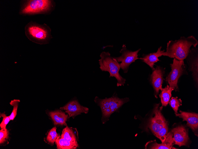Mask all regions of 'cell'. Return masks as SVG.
I'll return each instance as SVG.
<instances>
[{"label":"cell","instance_id":"5bb4252c","mask_svg":"<svg viewBox=\"0 0 198 149\" xmlns=\"http://www.w3.org/2000/svg\"><path fill=\"white\" fill-rule=\"evenodd\" d=\"M94 101L101 109L102 114V122L104 123L109 119L111 114L108 98L101 99L96 96L95 98Z\"/></svg>","mask_w":198,"mask_h":149},{"label":"cell","instance_id":"7402d4cb","mask_svg":"<svg viewBox=\"0 0 198 149\" xmlns=\"http://www.w3.org/2000/svg\"><path fill=\"white\" fill-rule=\"evenodd\" d=\"M168 132V126L167 122L155 136L160 139L162 142L163 143L165 142Z\"/></svg>","mask_w":198,"mask_h":149},{"label":"cell","instance_id":"3957f363","mask_svg":"<svg viewBox=\"0 0 198 149\" xmlns=\"http://www.w3.org/2000/svg\"><path fill=\"white\" fill-rule=\"evenodd\" d=\"M170 66L171 71L166 76L165 81L173 90L177 91L178 90V83L179 79L182 75L187 74L186 65L184 60L174 58Z\"/></svg>","mask_w":198,"mask_h":149},{"label":"cell","instance_id":"8fae6325","mask_svg":"<svg viewBox=\"0 0 198 149\" xmlns=\"http://www.w3.org/2000/svg\"><path fill=\"white\" fill-rule=\"evenodd\" d=\"M60 108L65 110L69 117L76 116L82 113L87 114L89 111L88 108L82 106L76 100L70 101Z\"/></svg>","mask_w":198,"mask_h":149},{"label":"cell","instance_id":"6da1fadb","mask_svg":"<svg viewBox=\"0 0 198 149\" xmlns=\"http://www.w3.org/2000/svg\"><path fill=\"white\" fill-rule=\"evenodd\" d=\"M198 44L197 40L193 35L187 37L181 36L177 40H169L167 43L166 51L162 55L184 60L187 56L191 46L196 47Z\"/></svg>","mask_w":198,"mask_h":149},{"label":"cell","instance_id":"d4e9b609","mask_svg":"<svg viewBox=\"0 0 198 149\" xmlns=\"http://www.w3.org/2000/svg\"><path fill=\"white\" fill-rule=\"evenodd\" d=\"M9 137V132L5 128H1L0 131V144H2L6 141Z\"/></svg>","mask_w":198,"mask_h":149},{"label":"cell","instance_id":"ac0fdd59","mask_svg":"<svg viewBox=\"0 0 198 149\" xmlns=\"http://www.w3.org/2000/svg\"><path fill=\"white\" fill-rule=\"evenodd\" d=\"M108 100L111 114L116 111L123 104L129 101L128 98H120L116 95L108 98Z\"/></svg>","mask_w":198,"mask_h":149},{"label":"cell","instance_id":"e0dca14e","mask_svg":"<svg viewBox=\"0 0 198 149\" xmlns=\"http://www.w3.org/2000/svg\"><path fill=\"white\" fill-rule=\"evenodd\" d=\"M61 136L69 142L77 143L78 132L76 128L66 126L63 129Z\"/></svg>","mask_w":198,"mask_h":149},{"label":"cell","instance_id":"2e32d148","mask_svg":"<svg viewBox=\"0 0 198 149\" xmlns=\"http://www.w3.org/2000/svg\"><path fill=\"white\" fill-rule=\"evenodd\" d=\"M50 116L54 122L55 125H66V122L68 115L60 110L51 112L49 113Z\"/></svg>","mask_w":198,"mask_h":149},{"label":"cell","instance_id":"5b68a950","mask_svg":"<svg viewBox=\"0 0 198 149\" xmlns=\"http://www.w3.org/2000/svg\"><path fill=\"white\" fill-rule=\"evenodd\" d=\"M163 106L159 107V104L154 105L153 110L154 116L149 120L147 127L156 136L167 122L161 113Z\"/></svg>","mask_w":198,"mask_h":149},{"label":"cell","instance_id":"cb8c5ba5","mask_svg":"<svg viewBox=\"0 0 198 149\" xmlns=\"http://www.w3.org/2000/svg\"><path fill=\"white\" fill-rule=\"evenodd\" d=\"M20 102V100L14 99L12 100L10 103V104L13 106L12 111L9 116L10 120H13L16 116L18 105Z\"/></svg>","mask_w":198,"mask_h":149},{"label":"cell","instance_id":"4fadbf2b","mask_svg":"<svg viewBox=\"0 0 198 149\" xmlns=\"http://www.w3.org/2000/svg\"><path fill=\"white\" fill-rule=\"evenodd\" d=\"M162 47L160 46L156 52L150 53L147 54H143L142 57L140 58L142 61L149 66L152 71L155 69L154 67L155 63L160 61L158 58L162 56L165 50H161Z\"/></svg>","mask_w":198,"mask_h":149},{"label":"cell","instance_id":"7a4b0ae2","mask_svg":"<svg viewBox=\"0 0 198 149\" xmlns=\"http://www.w3.org/2000/svg\"><path fill=\"white\" fill-rule=\"evenodd\" d=\"M99 60L100 68L102 71L109 73L110 77H114L117 80V87L124 86L126 80L119 73L121 68L120 63L114 57H112L108 52H102Z\"/></svg>","mask_w":198,"mask_h":149},{"label":"cell","instance_id":"ffe728a7","mask_svg":"<svg viewBox=\"0 0 198 149\" xmlns=\"http://www.w3.org/2000/svg\"><path fill=\"white\" fill-rule=\"evenodd\" d=\"M173 90V89L168 85L161 90L159 97L161 99L162 106H165L167 105L171 96Z\"/></svg>","mask_w":198,"mask_h":149},{"label":"cell","instance_id":"8992f818","mask_svg":"<svg viewBox=\"0 0 198 149\" xmlns=\"http://www.w3.org/2000/svg\"><path fill=\"white\" fill-rule=\"evenodd\" d=\"M165 68L160 66L157 65L155 69L149 76V81L154 91V95L157 98L159 90L162 89V84L163 82Z\"/></svg>","mask_w":198,"mask_h":149},{"label":"cell","instance_id":"603a6c76","mask_svg":"<svg viewBox=\"0 0 198 149\" xmlns=\"http://www.w3.org/2000/svg\"><path fill=\"white\" fill-rule=\"evenodd\" d=\"M58 135L56 132V128L55 127L52 128L49 131L47 137V140L48 143L53 144L55 142Z\"/></svg>","mask_w":198,"mask_h":149},{"label":"cell","instance_id":"9a60e30c","mask_svg":"<svg viewBox=\"0 0 198 149\" xmlns=\"http://www.w3.org/2000/svg\"><path fill=\"white\" fill-rule=\"evenodd\" d=\"M28 31L31 36L38 40H47L50 37V32L47 29L42 27L31 26L28 27Z\"/></svg>","mask_w":198,"mask_h":149},{"label":"cell","instance_id":"52a82bcc","mask_svg":"<svg viewBox=\"0 0 198 149\" xmlns=\"http://www.w3.org/2000/svg\"><path fill=\"white\" fill-rule=\"evenodd\" d=\"M51 1L47 0H31L29 1L22 11L23 13H33L48 10Z\"/></svg>","mask_w":198,"mask_h":149},{"label":"cell","instance_id":"277c9868","mask_svg":"<svg viewBox=\"0 0 198 149\" xmlns=\"http://www.w3.org/2000/svg\"><path fill=\"white\" fill-rule=\"evenodd\" d=\"M141 48L136 51H132L127 49L126 45L123 44L122 48L120 51L121 55L118 57H115L114 58L120 63L121 68L124 73L127 72L130 65L136 60L140 59L138 57V53Z\"/></svg>","mask_w":198,"mask_h":149},{"label":"cell","instance_id":"44dd1931","mask_svg":"<svg viewBox=\"0 0 198 149\" xmlns=\"http://www.w3.org/2000/svg\"><path fill=\"white\" fill-rule=\"evenodd\" d=\"M168 103L173 109L176 115L178 113L179 107L182 105V101L180 98H178L177 97H173L170 99Z\"/></svg>","mask_w":198,"mask_h":149},{"label":"cell","instance_id":"484cf974","mask_svg":"<svg viewBox=\"0 0 198 149\" xmlns=\"http://www.w3.org/2000/svg\"><path fill=\"white\" fill-rule=\"evenodd\" d=\"M0 116L3 117L2 121L0 124L1 128H5L7 125L10 120L9 116H7L4 113L1 114Z\"/></svg>","mask_w":198,"mask_h":149},{"label":"cell","instance_id":"ba28073f","mask_svg":"<svg viewBox=\"0 0 198 149\" xmlns=\"http://www.w3.org/2000/svg\"><path fill=\"white\" fill-rule=\"evenodd\" d=\"M188 66V70L191 72L193 80L198 84V48L193 47L191 48L186 58Z\"/></svg>","mask_w":198,"mask_h":149},{"label":"cell","instance_id":"9c48e42d","mask_svg":"<svg viewBox=\"0 0 198 149\" xmlns=\"http://www.w3.org/2000/svg\"><path fill=\"white\" fill-rule=\"evenodd\" d=\"M171 131L173 135V139L174 144L180 147L187 146L189 138L188 131L184 126H179L173 128Z\"/></svg>","mask_w":198,"mask_h":149},{"label":"cell","instance_id":"30bf717a","mask_svg":"<svg viewBox=\"0 0 198 149\" xmlns=\"http://www.w3.org/2000/svg\"><path fill=\"white\" fill-rule=\"evenodd\" d=\"M180 113L175 115L183 119V121L187 122V126L189 127L194 133L195 134L198 136V114L195 113H191L179 111Z\"/></svg>","mask_w":198,"mask_h":149},{"label":"cell","instance_id":"d6986e66","mask_svg":"<svg viewBox=\"0 0 198 149\" xmlns=\"http://www.w3.org/2000/svg\"><path fill=\"white\" fill-rule=\"evenodd\" d=\"M55 142L58 149H74L78 146V143L69 142L60 136H58Z\"/></svg>","mask_w":198,"mask_h":149},{"label":"cell","instance_id":"7c38bea8","mask_svg":"<svg viewBox=\"0 0 198 149\" xmlns=\"http://www.w3.org/2000/svg\"><path fill=\"white\" fill-rule=\"evenodd\" d=\"M173 135L171 131H170L168 132L164 142L158 144L154 141H151L146 143L145 148L151 149H177L173 147L174 144V141L173 139Z\"/></svg>","mask_w":198,"mask_h":149}]
</instances>
